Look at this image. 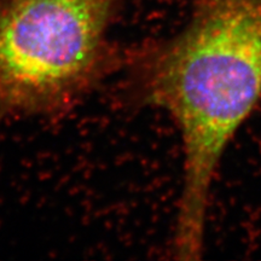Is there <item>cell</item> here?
<instances>
[{
    "label": "cell",
    "instance_id": "cell-1",
    "mask_svg": "<svg viewBox=\"0 0 261 261\" xmlns=\"http://www.w3.org/2000/svg\"><path fill=\"white\" fill-rule=\"evenodd\" d=\"M122 68L134 103L162 110L180 134L172 252L200 259L221 160L261 104V0H191L181 31L125 51Z\"/></svg>",
    "mask_w": 261,
    "mask_h": 261
},
{
    "label": "cell",
    "instance_id": "cell-2",
    "mask_svg": "<svg viewBox=\"0 0 261 261\" xmlns=\"http://www.w3.org/2000/svg\"><path fill=\"white\" fill-rule=\"evenodd\" d=\"M127 0H0V114L57 116L122 68L109 32Z\"/></svg>",
    "mask_w": 261,
    "mask_h": 261
}]
</instances>
